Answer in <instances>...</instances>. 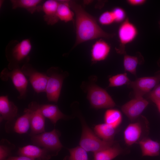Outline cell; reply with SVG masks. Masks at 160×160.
<instances>
[{
  "mask_svg": "<svg viewBox=\"0 0 160 160\" xmlns=\"http://www.w3.org/2000/svg\"><path fill=\"white\" fill-rule=\"evenodd\" d=\"M69 4L75 15L76 38L74 47L84 42L103 38L109 39L114 34L105 31L99 26L95 18L87 13L82 7L74 1Z\"/></svg>",
  "mask_w": 160,
  "mask_h": 160,
  "instance_id": "cell-1",
  "label": "cell"
},
{
  "mask_svg": "<svg viewBox=\"0 0 160 160\" xmlns=\"http://www.w3.org/2000/svg\"><path fill=\"white\" fill-rule=\"evenodd\" d=\"M32 45L29 39H24L20 41L13 40L7 44L5 49L6 58L9 63L8 69L20 67L28 63L29 56L32 49Z\"/></svg>",
  "mask_w": 160,
  "mask_h": 160,
  "instance_id": "cell-2",
  "label": "cell"
},
{
  "mask_svg": "<svg viewBox=\"0 0 160 160\" xmlns=\"http://www.w3.org/2000/svg\"><path fill=\"white\" fill-rule=\"evenodd\" d=\"M60 135L58 131L54 129L50 132L32 135L31 140L34 145L47 150L52 156H55L63 147L59 139Z\"/></svg>",
  "mask_w": 160,
  "mask_h": 160,
  "instance_id": "cell-3",
  "label": "cell"
},
{
  "mask_svg": "<svg viewBox=\"0 0 160 160\" xmlns=\"http://www.w3.org/2000/svg\"><path fill=\"white\" fill-rule=\"evenodd\" d=\"M115 143L114 140L108 141L102 140L95 134L86 123H82V132L79 144L80 146L87 152L95 153Z\"/></svg>",
  "mask_w": 160,
  "mask_h": 160,
  "instance_id": "cell-4",
  "label": "cell"
},
{
  "mask_svg": "<svg viewBox=\"0 0 160 160\" xmlns=\"http://www.w3.org/2000/svg\"><path fill=\"white\" fill-rule=\"evenodd\" d=\"M48 79L45 92L48 101L57 103L60 96L63 81L66 74L59 71L58 68L52 67L47 70Z\"/></svg>",
  "mask_w": 160,
  "mask_h": 160,
  "instance_id": "cell-5",
  "label": "cell"
},
{
  "mask_svg": "<svg viewBox=\"0 0 160 160\" xmlns=\"http://www.w3.org/2000/svg\"><path fill=\"white\" fill-rule=\"evenodd\" d=\"M1 80L7 81L10 79L19 95V99H25L26 95L28 81L26 76L23 72L21 67H15L10 70L5 68L0 73Z\"/></svg>",
  "mask_w": 160,
  "mask_h": 160,
  "instance_id": "cell-6",
  "label": "cell"
},
{
  "mask_svg": "<svg viewBox=\"0 0 160 160\" xmlns=\"http://www.w3.org/2000/svg\"><path fill=\"white\" fill-rule=\"evenodd\" d=\"M87 98L91 105L96 109L111 108L116 105L107 91L95 84L89 87Z\"/></svg>",
  "mask_w": 160,
  "mask_h": 160,
  "instance_id": "cell-7",
  "label": "cell"
},
{
  "mask_svg": "<svg viewBox=\"0 0 160 160\" xmlns=\"http://www.w3.org/2000/svg\"><path fill=\"white\" fill-rule=\"evenodd\" d=\"M138 33L136 26L127 17L121 23L118 31L119 45L116 49L117 53L125 54L126 46L133 41L137 37Z\"/></svg>",
  "mask_w": 160,
  "mask_h": 160,
  "instance_id": "cell-8",
  "label": "cell"
},
{
  "mask_svg": "<svg viewBox=\"0 0 160 160\" xmlns=\"http://www.w3.org/2000/svg\"><path fill=\"white\" fill-rule=\"evenodd\" d=\"M21 69L25 76L28 78L33 89L36 93L45 92L48 79L46 74L38 71L28 63L22 66Z\"/></svg>",
  "mask_w": 160,
  "mask_h": 160,
  "instance_id": "cell-9",
  "label": "cell"
},
{
  "mask_svg": "<svg viewBox=\"0 0 160 160\" xmlns=\"http://www.w3.org/2000/svg\"><path fill=\"white\" fill-rule=\"evenodd\" d=\"M160 81V74L155 76L138 78L128 84L134 91L135 97H143L150 92Z\"/></svg>",
  "mask_w": 160,
  "mask_h": 160,
  "instance_id": "cell-10",
  "label": "cell"
},
{
  "mask_svg": "<svg viewBox=\"0 0 160 160\" xmlns=\"http://www.w3.org/2000/svg\"><path fill=\"white\" fill-rule=\"evenodd\" d=\"M148 104L143 97H135L123 105L121 110L129 119L134 120L140 116Z\"/></svg>",
  "mask_w": 160,
  "mask_h": 160,
  "instance_id": "cell-11",
  "label": "cell"
},
{
  "mask_svg": "<svg viewBox=\"0 0 160 160\" xmlns=\"http://www.w3.org/2000/svg\"><path fill=\"white\" fill-rule=\"evenodd\" d=\"M30 113L31 136L45 132V117L36 105V102H32L28 105Z\"/></svg>",
  "mask_w": 160,
  "mask_h": 160,
  "instance_id": "cell-12",
  "label": "cell"
},
{
  "mask_svg": "<svg viewBox=\"0 0 160 160\" xmlns=\"http://www.w3.org/2000/svg\"><path fill=\"white\" fill-rule=\"evenodd\" d=\"M18 112L17 106L13 102L9 100L7 95L0 97V121H6L5 126L15 121Z\"/></svg>",
  "mask_w": 160,
  "mask_h": 160,
  "instance_id": "cell-13",
  "label": "cell"
},
{
  "mask_svg": "<svg viewBox=\"0 0 160 160\" xmlns=\"http://www.w3.org/2000/svg\"><path fill=\"white\" fill-rule=\"evenodd\" d=\"M17 153L35 160H49L52 156L45 149L35 145H28L20 148Z\"/></svg>",
  "mask_w": 160,
  "mask_h": 160,
  "instance_id": "cell-14",
  "label": "cell"
},
{
  "mask_svg": "<svg viewBox=\"0 0 160 160\" xmlns=\"http://www.w3.org/2000/svg\"><path fill=\"white\" fill-rule=\"evenodd\" d=\"M143 131L142 124L137 121L129 124L123 133L124 138L126 144L130 146L141 139Z\"/></svg>",
  "mask_w": 160,
  "mask_h": 160,
  "instance_id": "cell-15",
  "label": "cell"
},
{
  "mask_svg": "<svg viewBox=\"0 0 160 160\" xmlns=\"http://www.w3.org/2000/svg\"><path fill=\"white\" fill-rule=\"evenodd\" d=\"M110 45L105 40L100 39L93 44L91 51V60L93 63L105 60L111 50Z\"/></svg>",
  "mask_w": 160,
  "mask_h": 160,
  "instance_id": "cell-16",
  "label": "cell"
},
{
  "mask_svg": "<svg viewBox=\"0 0 160 160\" xmlns=\"http://www.w3.org/2000/svg\"><path fill=\"white\" fill-rule=\"evenodd\" d=\"M59 0H47L44 1L42 6V11L44 13V20L47 23L52 25L58 22L57 16Z\"/></svg>",
  "mask_w": 160,
  "mask_h": 160,
  "instance_id": "cell-17",
  "label": "cell"
},
{
  "mask_svg": "<svg viewBox=\"0 0 160 160\" xmlns=\"http://www.w3.org/2000/svg\"><path fill=\"white\" fill-rule=\"evenodd\" d=\"M36 105L44 117L49 119L53 124H55L60 119L67 118V116L63 113L56 105H40L36 102Z\"/></svg>",
  "mask_w": 160,
  "mask_h": 160,
  "instance_id": "cell-18",
  "label": "cell"
},
{
  "mask_svg": "<svg viewBox=\"0 0 160 160\" xmlns=\"http://www.w3.org/2000/svg\"><path fill=\"white\" fill-rule=\"evenodd\" d=\"M142 156H156L160 153V143L149 138L144 137L138 142Z\"/></svg>",
  "mask_w": 160,
  "mask_h": 160,
  "instance_id": "cell-19",
  "label": "cell"
},
{
  "mask_svg": "<svg viewBox=\"0 0 160 160\" xmlns=\"http://www.w3.org/2000/svg\"><path fill=\"white\" fill-rule=\"evenodd\" d=\"M12 8H22L33 14L42 11V6L44 2L42 0H11Z\"/></svg>",
  "mask_w": 160,
  "mask_h": 160,
  "instance_id": "cell-20",
  "label": "cell"
},
{
  "mask_svg": "<svg viewBox=\"0 0 160 160\" xmlns=\"http://www.w3.org/2000/svg\"><path fill=\"white\" fill-rule=\"evenodd\" d=\"M13 127L14 132L17 133L27 132L30 128V113L28 108H25L24 114L15 121Z\"/></svg>",
  "mask_w": 160,
  "mask_h": 160,
  "instance_id": "cell-21",
  "label": "cell"
},
{
  "mask_svg": "<svg viewBox=\"0 0 160 160\" xmlns=\"http://www.w3.org/2000/svg\"><path fill=\"white\" fill-rule=\"evenodd\" d=\"M122 149L118 145H113L94 153V160H112L120 154Z\"/></svg>",
  "mask_w": 160,
  "mask_h": 160,
  "instance_id": "cell-22",
  "label": "cell"
},
{
  "mask_svg": "<svg viewBox=\"0 0 160 160\" xmlns=\"http://www.w3.org/2000/svg\"><path fill=\"white\" fill-rule=\"evenodd\" d=\"M69 0H59L57 16L59 20L67 23L73 21L74 13L72 11Z\"/></svg>",
  "mask_w": 160,
  "mask_h": 160,
  "instance_id": "cell-23",
  "label": "cell"
},
{
  "mask_svg": "<svg viewBox=\"0 0 160 160\" xmlns=\"http://www.w3.org/2000/svg\"><path fill=\"white\" fill-rule=\"evenodd\" d=\"M116 129L105 123L97 125L94 128L95 134L102 140L108 141L114 140Z\"/></svg>",
  "mask_w": 160,
  "mask_h": 160,
  "instance_id": "cell-24",
  "label": "cell"
},
{
  "mask_svg": "<svg viewBox=\"0 0 160 160\" xmlns=\"http://www.w3.org/2000/svg\"><path fill=\"white\" fill-rule=\"evenodd\" d=\"M104 120L105 123L116 129L122 122V114L118 110L108 109L104 114Z\"/></svg>",
  "mask_w": 160,
  "mask_h": 160,
  "instance_id": "cell-25",
  "label": "cell"
},
{
  "mask_svg": "<svg viewBox=\"0 0 160 160\" xmlns=\"http://www.w3.org/2000/svg\"><path fill=\"white\" fill-rule=\"evenodd\" d=\"M139 60L137 56L124 54L123 59V65L125 71L136 75V68L139 63Z\"/></svg>",
  "mask_w": 160,
  "mask_h": 160,
  "instance_id": "cell-26",
  "label": "cell"
},
{
  "mask_svg": "<svg viewBox=\"0 0 160 160\" xmlns=\"http://www.w3.org/2000/svg\"><path fill=\"white\" fill-rule=\"evenodd\" d=\"M70 155L63 160H89L87 152L80 146L68 149Z\"/></svg>",
  "mask_w": 160,
  "mask_h": 160,
  "instance_id": "cell-27",
  "label": "cell"
},
{
  "mask_svg": "<svg viewBox=\"0 0 160 160\" xmlns=\"http://www.w3.org/2000/svg\"><path fill=\"white\" fill-rule=\"evenodd\" d=\"M109 87H116L125 84H129L131 81L126 73L118 74L112 76L109 79Z\"/></svg>",
  "mask_w": 160,
  "mask_h": 160,
  "instance_id": "cell-28",
  "label": "cell"
},
{
  "mask_svg": "<svg viewBox=\"0 0 160 160\" xmlns=\"http://www.w3.org/2000/svg\"><path fill=\"white\" fill-rule=\"evenodd\" d=\"M15 146L6 139H2L0 143V160H5L9 157Z\"/></svg>",
  "mask_w": 160,
  "mask_h": 160,
  "instance_id": "cell-29",
  "label": "cell"
},
{
  "mask_svg": "<svg viewBox=\"0 0 160 160\" xmlns=\"http://www.w3.org/2000/svg\"><path fill=\"white\" fill-rule=\"evenodd\" d=\"M100 24L103 25H108L115 23V20L111 10L106 11L102 13L98 19Z\"/></svg>",
  "mask_w": 160,
  "mask_h": 160,
  "instance_id": "cell-30",
  "label": "cell"
},
{
  "mask_svg": "<svg viewBox=\"0 0 160 160\" xmlns=\"http://www.w3.org/2000/svg\"><path fill=\"white\" fill-rule=\"evenodd\" d=\"M111 11L114 17L115 23H121L127 18L125 10L121 7H115Z\"/></svg>",
  "mask_w": 160,
  "mask_h": 160,
  "instance_id": "cell-31",
  "label": "cell"
},
{
  "mask_svg": "<svg viewBox=\"0 0 160 160\" xmlns=\"http://www.w3.org/2000/svg\"><path fill=\"white\" fill-rule=\"evenodd\" d=\"M148 97L154 103L160 102V84L157 85L149 92Z\"/></svg>",
  "mask_w": 160,
  "mask_h": 160,
  "instance_id": "cell-32",
  "label": "cell"
},
{
  "mask_svg": "<svg viewBox=\"0 0 160 160\" xmlns=\"http://www.w3.org/2000/svg\"><path fill=\"white\" fill-rule=\"evenodd\" d=\"M126 1L130 5L137 6L144 4L146 2V0H127Z\"/></svg>",
  "mask_w": 160,
  "mask_h": 160,
  "instance_id": "cell-33",
  "label": "cell"
},
{
  "mask_svg": "<svg viewBox=\"0 0 160 160\" xmlns=\"http://www.w3.org/2000/svg\"><path fill=\"white\" fill-rule=\"evenodd\" d=\"M5 160H35L28 157L19 156H9Z\"/></svg>",
  "mask_w": 160,
  "mask_h": 160,
  "instance_id": "cell-34",
  "label": "cell"
},
{
  "mask_svg": "<svg viewBox=\"0 0 160 160\" xmlns=\"http://www.w3.org/2000/svg\"><path fill=\"white\" fill-rule=\"evenodd\" d=\"M154 103L156 104L159 111L160 113V102H157Z\"/></svg>",
  "mask_w": 160,
  "mask_h": 160,
  "instance_id": "cell-35",
  "label": "cell"
},
{
  "mask_svg": "<svg viewBox=\"0 0 160 160\" xmlns=\"http://www.w3.org/2000/svg\"><path fill=\"white\" fill-rule=\"evenodd\" d=\"M159 28H160V20L159 21Z\"/></svg>",
  "mask_w": 160,
  "mask_h": 160,
  "instance_id": "cell-36",
  "label": "cell"
}]
</instances>
